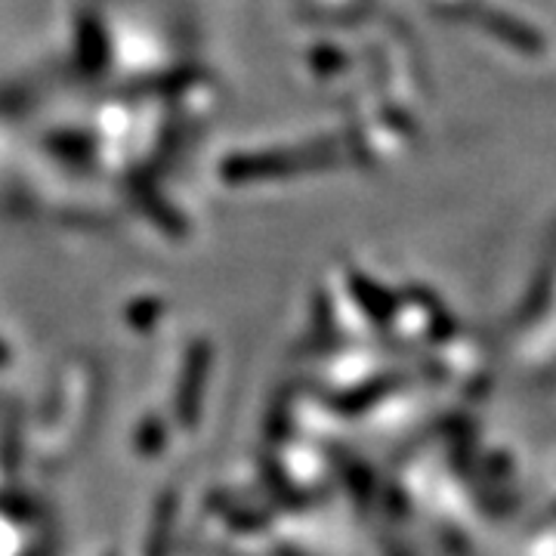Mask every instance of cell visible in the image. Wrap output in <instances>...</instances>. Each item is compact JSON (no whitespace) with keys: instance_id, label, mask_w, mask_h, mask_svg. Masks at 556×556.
<instances>
[{"instance_id":"cell-1","label":"cell","mask_w":556,"mask_h":556,"mask_svg":"<svg viewBox=\"0 0 556 556\" xmlns=\"http://www.w3.org/2000/svg\"><path fill=\"white\" fill-rule=\"evenodd\" d=\"M338 159L334 149H306V152H266V155H241L226 164L229 179H276L294 177L306 167H325Z\"/></svg>"},{"instance_id":"cell-2","label":"cell","mask_w":556,"mask_h":556,"mask_svg":"<svg viewBox=\"0 0 556 556\" xmlns=\"http://www.w3.org/2000/svg\"><path fill=\"white\" fill-rule=\"evenodd\" d=\"M442 16L460 22H473L479 28H485L489 35H495L497 40H507L510 47H517L519 53H529V56H538L544 53V40L538 35L532 25H522V22L510 20L504 13H495V10H485V7H445Z\"/></svg>"}]
</instances>
